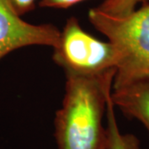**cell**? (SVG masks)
Masks as SVG:
<instances>
[{
  "mask_svg": "<svg viewBox=\"0 0 149 149\" xmlns=\"http://www.w3.org/2000/svg\"><path fill=\"white\" fill-rule=\"evenodd\" d=\"M111 95L107 100V149H141L139 139L131 133H122L119 130Z\"/></svg>",
  "mask_w": 149,
  "mask_h": 149,
  "instance_id": "8992f818",
  "label": "cell"
},
{
  "mask_svg": "<svg viewBox=\"0 0 149 149\" xmlns=\"http://www.w3.org/2000/svg\"><path fill=\"white\" fill-rule=\"evenodd\" d=\"M111 100L125 116L139 120L149 134L148 83H135L115 89L111 93Z\"/></svg>",
  "mask_w": 149,
  "mask_h": 149,
  "instance_id": "5b68a950",
  "label": "cell"
},
{
  "mask_svg": "<svg viewBox=\"0 0 149 149\" xmlns=\"http://www.w3.org/2000/svg\"><path fill=\"white\" fill-rule=\"evenodd\" d=\"M84 1L87 0H41L39 3V6L42 8L66 9Z\"/></svg>",
  "mask_w": 149,
  "mask_h": 149,
  "instance_id": "9c48e42d",
  "label": "cell"
},
{
  "mask_svg": "<svg viewBox=\"0 0 149 149\" xmlns=\"http://www.w3.org/2000/svg\"><path fill=\"white\" fill-rule=\"evenodd\" d=\"M61 31L53 24H32L22 20L8 0H0V60L12 52L28 46L55 47Z\"/></svg>",
  "mask_w": 149,
  "mask_h": 149,
  "instance_id": "277c9868",
  "label": "cell"
},
{
  "mask_svg": "<svg viewBox=\"0 0 149 149\" xmlns=\"http://www.w3.org/2000/svg\"><path fill=\"white\" fill-rule=\"evenodd\" d=\"M53 49L54 61L65 74L95 76L116 70L118 52L113 45L85 32L75 17L67 19Z\"/></svg>",
  "mask_w": 149,
  "mask_h": 149,
  "instance_id": "3957f363",
  "label": "cell"
},
{
  "mask_svg": "<svg viewBox=\"0 0 149 149\" xmlns=\"http://www.w3.org/2000/svg\"><path fill=\"white\" fill-rule=\"evenodd\" d=\"M142 0H103L97 7L99 10L110 16L123 17L136 9Z\"/></svg>",
  "mask_w": 149,
  "mask_h": 149,
  "instance_id": "52a82bcc",
  "label": "cell"
},
{
  "mask_svg": "<svg viewBox=\"0 0 149 149\" xmlns=\"http://www.w3.org/2000/svg\"><path fill=\"white\" fill-rule=\"evenodd\" d=\"M148 2H149V0H142V1H141V3H148Z\"/></svg>",
  "mask_w": 149,
  "mask_h": 149,
  "instance_id": "30bf717a",
  "label": "cell"
},
{
  "mask_svg": "<svg viewBox=\"0 0 149 149\" xmlns=\"http://www.w3.org/2000/svg\"><path fill=\"white\" fill-rule=\"evenodd\" d=\"M88 17L117 51L113 90L135 83L149 84V2L123 17L91 8Z\"/></svg>",
  "mask_w": 149,
  "mask_h": 149,
  "instance_id": "7a4b0ae2",
  "label": "cell"
},
{
  "mask_svg": "<svg viewBox=\"0 0 149 149\" xmlns=\"http://www.w3.org/2000/svg\"><path fill=\"white\" fill-rule=\"evenodd\" d=\"M114 74H65L64 99L54 120L58 149H107L103 118Z\"/></svg>",
  "mask_w": 149,
  "mask_h": 149,
  "instance_id": "6da1fadb",
  "label": "cell"
},
{
  "mask_svg": "<svg viewBox=\"0 0 149 149\" xmlns=\"http://www.w3.org/2000/svg\"><path fill=\"white\" fill-rule=\"evenodd\" d=\"M11 7L18 16L30 13L36 8V0H8Z\"/></svg>",
  "mask_w": 149,
  "mask_h": 149,
  "instance_id": "ba28073f",
  "label": "cell"
}]
</instances>
